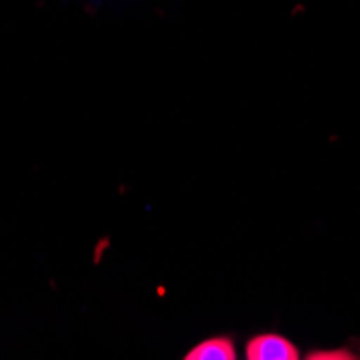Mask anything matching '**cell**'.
<instances>
[{"label":"cell","mask_w":360,"mask_h":360,"mask_svg":"<svg viewBox=\"0 0 360 360\" xmlns=\"http://www.w3.org/2000/svg\"><path fill=\"white\" fill-rule=\"evenodd\" d=\"M246 360H300V356L287 339L278 335H261L248 343Z\"/></svg>","instance_id":"1"},{"label":"cell","mask_w":360,"mask_h":360,"mask_svg":"<svg viewBox=\"0 0 360 360\" xmlns=\"http://www.w3.org/2000/svg\"><path fill=\"white\" fill-rule=\"evenodd\" d=\"M307 360H360L349 349H333V352H313Z\"/></svg>","instance_id":"3"},{"label":"cell","mask_w":360,"mask_h":360,"mask_svg":"<svg viewBox=\"0 0 360 360\" xmlns=\"http://www.w3.org/2000/svg\"><path fill=\"white\" fill-rule=\"evenodd\" d=\"M184 360H238L236 347L229 339H210L196 345Z\"/></svg>","instance_id":"2"}]
</instances>
